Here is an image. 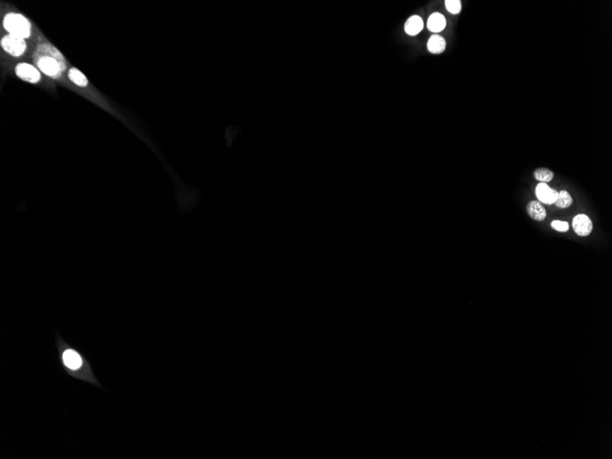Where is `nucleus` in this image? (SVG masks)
Wrapping results in <instances>:
<instances>
[{
  "instance_id": "nucleus-2",
  "label": "nucleus",
  "mask_w": 612,
  "mask_h": 459,
  "mask_svg": "<svg viewBox=\"0 0 612 459\" xmlns=\"http://www.w3.org/2000/svg\"><path fill=\"white\" fill-rule=\"evenodd\" d=\"M4 25L11 35L22 38L30 36L31 25L29 21L19 14H8L4 20Z\"/></svg>"
},
{
  "instance_id": "nucleus-9",
  "label": "nucleus",
  "mask_w": 612,
  "mask_h": 459,
  "mask_svg": "<svg viewBox=\"0 0 612 459\" xmlns=\"http://www.w3.org/2000/svg\"><path fill=\"white\" fill-rule=\"evenodd\" d=\"M447 41L439 34L432 35L427 42L428 51L434 54H439L446 50Z\"/></svg>"
},
{
  "instance_id": "nucleus-14",
  "label": "nucleus",
  "mask_w": 612,
  "mask_h": 459,
  "mask_svg": "<svg viewBox=\"0 0 612 459\" xmlns=\"http://www.w3.org/2000/svg\"><path fill=\"white\" fill-rule=\"evenodd\" d=\"M69 78L71 81L79 85V86H86L87 85V79L86 77L83 76V74L80 71L76 69H72L69 72Z\"/></svg>"
},
{
  "instance_id": "nucleus-4",
  "label": "nucleus",
  "mask_w": 612,
  "mask_h": 459,
  "mask_svg": "<svg viewBox=\"0 0 612 459\" xmlns=\"http://www.w3.org/2000/svg\"><path fill=\"white\" fill-rule=\"evenodd\" d=\"M572 227L574 233L580 236H588L593 230V223L591 219L585 214L575 216L572 222Z\"/></svg>"
},
{
  "instance_id": "nucleus-12",
  "label": "nucleus",
  "mask_w": 612,
  "mask_h": 459,
  "mask_svg": "<svg viewBox=\"0 0 612 459\" xmlns=\"http://www.w3.org/2000/svg\"><path fill=\"white\" fill-rule=\"evenodd\" d=\"M64 360L65 365H66L68 368L73 369V370L78 369V368L81 366V364H82L81 357H79V355H78L77 353H76L75 351H66V352L64 353Z\"/></svg>"
},
{
  "instance_id": "nucleus-1",
  "label": "nucleus",
  "mask_w": 612,
  "mask_h": 459,
  "mask_svg": "<svg viewBox=\"0 0 612 459\" xmlns=\"http://www.w3.org/2000/svg\"><path fill=\"white\" fill-rule=\"evenodd\" d=\"M36 60L38 68L50 76H60L65 67L61 53L49 45L39 46L36 52Z\"/></svg>"
},
{
  "instance_id": "nucleus-10",
  "label": "nucleus",
  "mask_w": 612,
  "mask_h": 459,
  "mask_svg": "<svg viewBox=\"0 0 612 459\" xmlns=\"http://www.w3.org/2000/svg\"><path fill=\"white\" fill-rule=\"evenodd\" d=\"M423 29V21L419 16H412L409 18L404 25V31L410 36L419 34Z\"/></svg>"
},
{
  "instance_id": "nucleus-5",
  "label": "nucleus",
  "mask_w": 612,
  "mask_h": 459,
  "mask_svg": "<svg viewBox=\"0 0 612 459\" xmlns=\"http://www.w3.org/2000/svg\"><path fill=\"white\" fill-rule=\"evenodd\" d=\"M536 194L539 202L542 204H553L557 197L558 191L551 188L547 184L539 183L536 185Z\"/></svg>"
},
{
  "instance_id": "nucleus-13",
  "label": "nucleus",
  "mask_w": 612,
  "mask_h": 459,
  "mask_svg": "<svg viewBox=\"0 0 612 459\" xmlns=\"http://www.w3.org/2000/svg\"><path fill=\"white\" fill-rule=\"evenodd\" d=\"M534 176H535V178L538 182L543 183V184H547V183H550L554 179L555 173H554L552 170L548 169V168L541 167V168L536 169L535 172H534Z\"/></svg>"
},
{
  "instance_id": "nucleus-8",
  "label": "nucleus",
  "mask_w": 612,
  "mask_h": 459,
  "mask_svg": "<svg viewBox=\"0 0 612 459\" xmlns=\"http://www.w3.org/2000/svg\"><path fill=\"white\" fill-rule=\"evenodd\" d=\"M447 26V19L443 14L434 12L429 17L427 28L432 32H441Z\"/></svg>"
},
{
  "instance_id": "nucleus-16",
  "label": "nucleus",
  "mask_w": 612,
  "mask_h": 459,
  "mask_svg": "<svg viewBox=\"0 0 612 459\" xmlns=\"http://www.w3.org/2000/svg\"><path fill=\"white\" fill-rule=\"evenodd\" d=\"M551 226L554 230L558 231V232H568L569 230V224L566 221H560V220H554Z\"/></svg>"
},
{
  "instance_id": "nucleus-11",
  "label": "nucleus",
  "mask_w": 612,
  "mask_h": 459,
  "mask_svg": "<svg viewBox=\"0 0 612 459\" xmlns=\"http://www.w3.org/2000/svg\"><path fill=\"white\" fill-rule=\"evenodd\" d=\"M554 204L558 208L566 209V208L570 207L572 204H573V198L570 195V193L568 191L562 190V191H558L557 197L555 199Z\"/></svg>"
},
{
  "instance_id": "nucleus-3",
  "label": "nucleus",
  "mask_w": 612,
  "mask_h": 459,
  "mask_svg": "<svg viewBox=\"0 0 612 459\" xmlns=\"http://www.w3.org/2000/svg\"><path fill=\"white\" fill-rule=\"evenodd\" d=\"M1 46L4 51L12 56H20L26 50L24 38H19L11 34L6 35V37L2 38Z\"/></svg>"
},
{
  "instance_id": "nucleus-6",
  "label": "nucleus",
  "mask_w": 612,
  "mask_h": 459,
  "mask_svg": "<svg viewBox=\"0 0 612 459\" xmlns=\"http://www.w3.org/2000/svg\"><path fill=\"white\" fill-rule=\"evenodd\" d=\"M16 73L19 78L29 83H37L40 79L38 71L29 64H19L16 67Z\"/></svg>"
},
{
  "instance_id": "nucleus-7",
  "label": "nucleus",
  "mask_w": 612,
  "mask_h": 459,
  "mask_svg": "<svg viewBox=\"0 0 612 459\" xmlns=\"http://www.w3.org/2000/svg\"><path fill=\"white\" fill-rule=\"evenodd\" d=\"M527 212L530 217L536 221H543L546 217V211L544 206L539 201H531L527 204Z\"/></svg>"
},
{
  "instance_id": "nucleus-15",
  "label": "nucleus",
  "mask_w": 612,
  "mask_h": 459,
  "mask_svg": "<svg viewBox=\"0 0 612 459\" xmlns=\"http://www.w3.org/2000/svg\"><path fill=\"white\" fill-rule=\"evenodd\" d=\"M445 5L447 11L451 14H459L462 9V4L459 0H447L445 1Z\"/></svg>"
}]
</instances>
